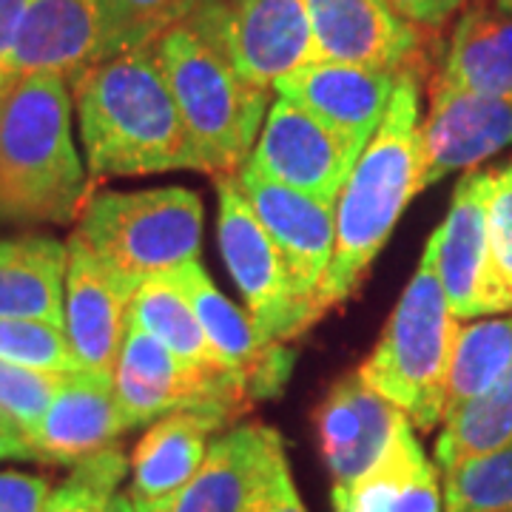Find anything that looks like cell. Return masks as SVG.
I'll list each match as a JSON object with an SVG mask.
<instances>
[{"label": "cell", "mask_w": 512, "mask_h": 512, "mask_svg": "<svg viewBox=\"0 0 512 512\" xmlns=\"http://www.w3.org/2000/svg\"><path fill=\"white\" fill-rule=\"evenodd\" d=\"M72 94L92 180L191 168L154 43L86 66L72 80Z\"/></svg>", "instance_id": "obj_1"}, {"label": "cell", "mask_w": 512, "mask_h": 512, "mask_svg": "<svg viewBox=\"0 0 512 512\" xmlns=\"http://www.w3.org/2000/svg\"><path fill=\"white\" fill-rule=\"evenodd\" d=\"M419 72H402L382 126L353 165L336 208V245L316 296V319L353 296L393 234L402 211L421 194Z\"/></svg>", "instance_id": "obj_2"}, {"label": "cell", "mask_w": 512, "mask_h": 512, "mask_svg": "<svg viewBox=\"0 0 512 512\" xmlns=\"http://www.w3.org/2000/svg\"><path fill=\"white\" fill-rule=\"evenodd\" d=\"M89 202V177L72 137L69 80L15 74L0 86V217L72 222Z\"/></svg>", "instance_id": "obj_3"}, {"label": "cell", "mask_w": 512, "mask_h": 512, "mask_svg": "<svg viewBox=\"0 0 512 512\" xmlns=\"http://www.w3.org/2000/svg\"><path fill=\"white\" fill-rule=\"evenodd\" d=\"M154 46L183 120L191 171L234 177L268 117V92L245 83L220 43L191 20L171 23Z\"/></svg>", "instance_id": "obj_4"}, {"label": "cell", "mask_w": 512, "mask_h": 512, "mask_svg": "<svg viewBox=\"0 0 512 512\" xmlns=\"http://www.w3.org/2000/svg\"><path fill=\"white\" fill-rule=\"evenodd\" d=\"M461 322L450 311L436 268V245L427 239L419 268L384 325L379 345L356 370L379 396L393 402L410 424L430 433L444 421L450 359Z\"/></svg>", "instance_id": "obj_5"}, {"label": "cell", "mask_w": 512, "mask_h": 512, "mask_svg": "<svg viewBox=\"0 0 512 512\" xmlns=\"http://www.w3.org/2000/svg\"><path fill=\"white\" fill-rule=\"evenodd\" d=\"M114 271L143 285L200 256L202 200L183 185L100 191L77 217V231Z\"/></svg>", "instance_id": "obj_6"}, {"label": "cell", "mask_w": 512, "mask_h": 512, "mask_svg": "<svg viewBox=\"0 0 512 512\" xmlns=\"http://www.w3.org/2000/svg\"><path fill=\"white\" fill-rule=\"evenodd\" d=\"M183 18L220 43L245 83L265 92L316 60L305 0H188Z\"/></svg>", "instance_id": "obj_7"}, {"label": "cell", "mask_w": 512, "mask_h": 512, "mask_svg": "<svg viewBox=\"0 0 512 512\" xmlns=\"http://www.w3.org/2000/svg\"><path fill=\"white\" fill-rule=\"evenodd\" d=\"M316 60L419 72L427 83L436 72L441 37L402 20L387 0H305Z\"/></svg>", "instance_id": "obj_8"}, {"label": "cell", "mask_w": 512, "mask_h": 512, "mask_svg": "<svg viewBox=\"0 0 512 512\" xmlns=\"http://www.w3.org/2000/svg\"><path fill=\"white\" fill-rule=\"evenodd\" d=\"M234 177L259 225L274 242L276 254L282 259L288 282H291L293 302L302 316V328L308 330L313 322H319L316 296L333 259L336 205L271 183L254 174L248 165H242Z\"/></svg>", "instance_id": "obj_9"}, {"label": "cell", "mask_w": 512, "mask_h": 512, "mask_svg": "<svg viewBox=\"0 0 512 512\" xmlns=\"http://www.w3.org/2000/svg\"><path fill=\"white\" fill-rule=\"evenodd\" d=\"M214 185L220 202L217 239L222 259L237 282L259 336L285 345L288 339L305 333L285 265L265 228L256 220L245 194L239 191L237 177H214Z\"/></svg>", "instance_id": "obj_10"}, {"label": "cell", "mask_w": 512, "mask_h": 512, "mask_svg": "<svg viewBox=\"0 0 512 512\" xmlns=\"http://www.w3.org/2000/svg\"><path fill=\"white\" fill-rule=\"evenodd\" d=\"M245 165L271 183L336 205L356 163L328 126L279 97L268 109L251 160Z\"/></svg>", "instance_id": "obj_11"}, {"label": "cell", "mask_w": 512, "mask_h": 512, "mask_svg": "<svg viewBox=\"0 0 512 512\" xmlns=\"http://www.w3.org/2000/svg\"><path fill=\"white\" fill-rule=\"evenodd\" d=\"M396 83V72L313 60L279 77L274 89L282 100H291L328 126L345 143L353 163H359L367 143L382 126Z\"/></svg>", "instance_id": "obj_12"}, {"label": "cell", "mask_w": 512, "mask_h": 512, "mask_svg": "<svg viewBox=\"0 0 512 512\" xmlns=\"http://www.w3.org/2000/svg\"><path fill=\"white\" fill-rule=\"evenodd\" d=\"M495 168H470L458 180L450 211L430 234L436 245V268L450 311L458 322L498 316L490 288V228L487 208Z\"/></svg>", "instance_id": "obj_13"}, {"label": "cell", "mask_w": 512, "mask_h": 512, "mask_svg": "<svg viewBox=\"0 0 512 512\" xmlns=\"http://www.w3.org/2000/svg\"><path fill=\"white\" fill-rule=\"evenodd\" d=\"M66 248V339L80 370L111 373L140 285L114 271L80 234H72Z\"/></svg>", "instance_id": "obj_14"}, {"label": "cell", "mask_w": 512, "mask_h": 512, "mask_svg": "<svg viewBox=\"0 0 512 512\" xmlns=\"http://www.w3.org/2000/svg\"><path fill=\"white\" fill-rule=\"evenodd\" d=\"M191 302V311L220 365L251 387V396H274L288 379L291 353L259 336L254 319L242 313L205 274L200 259L185 262L177 271L165 274Z\"/></svg>", "instance_id": "obj_15"}, {"label": "cell", "mask_w": 512, "mask_h": 512, "mask_svg": "<svg viewBox=\"0 0 512 512\" xmlns=\"http://www.w3.org/2000/svg\"><path fill=\"white\" fill-rule=\"evenodd\" d=\"M404 419L402 410L379 396L359 373L330 387L325 402L316 407V436L333 495L353 487L382 458Z\"/></svg>", "instance_id": "obj_16"}, {"label": "cell", "mask_w": 512, "mask_h": 512, "mask_svg": "<svg viewBox=\"0 0 512 512\" xmlns=\"http://www.w3.org/2000/svg\"><path fill=\"white\" fill-rule=\"evenodd\" d=\"M510 146L512 97L430 92V114L421 120V188L453 171H470Z\"/></svg>", "instance_id": "obj_17"}, {"label": "cell", "mask_w": 512, "mask_h": 512, "mask_svg": "<svg viewBox=\"0 0 512 512\" xmlns=\"http://www.w3.org/2000/svg\"><path fill=\"white\" fill-rule=\"evenodd\" d=\"M128 430L111 373L72 370L63 376L43 421L29 436L32 458L77 467L117 444Z\"/></svg>", "instance_id": "obj_18"}, {"label": "cell", "mask_w": 512, "mask_h": 512, "mask_svg": "<svg viewBox=\"0 0 512 512\" xmlns=\"http://www.w3.org/2000/svg\"><path fill=\"white\" fill-rule=\"evenodd\" d=\"M427 86V92L512 97V12L495 0H467Z\"/></svg>", "instance_id": "obj_19"}, {"label": "cell", "mask_w": 512, "mask_h": 512, "mask_svg": "<svg viewBox=\"0 0 512 512\" xmlns=\"http://www.w3.org/2000/svg\"><path fill=\"white\" fill-rule=\"evenodd\" d=\"M97 35V0H29L6 69L52 72L72 83L94 63Z\"/></svg>", "instance_id": "obj_20"}, {"label": "cell", "mask_w": 512, "mask_h": 512, "mask_svg": "<svg viewBox=\"0 0 512 512\" xmlns=\"http://www.w3.org/2000/svg\"><path fill=\"white\" fill-rule=\"evenodd\" d=\"M222 427L225 421L202 410H177L154 421L128 458V493L146 507L171 501L200 470L211 436Z\"/></svg>", "instance_id": "obj_21"}, {"label": "cell", "mask_w": 512, "mask_h": 512, "mask_svg": "<svg viewBox=\"0 0 512 512\" xmlns=\"http://www.w3.org/2000/svg\"><path fill=\"white\" fill-rule=\"evenodd\" d=\"M439 476L404 419L382 458L353 487L333 495V512H444Z\"/></svg>", "instance_id": "obj_22"}, {"label": "cell", "mask_w": 512, "mask_h": 512, "mask_svg": "<svg viewBox=\"0 0 512 512\" xmlns=\"http://www.w3.org/2000/svg\"><path fill=\"white\" fill-rule=\"evenodd\" d=\"M66 242L43 234L0 239V319L66 330Z\"/></svg>", "instance_id": "obj_23"}, {"label": "cell", "mask_w": 512, "mask_h": 512, "mask_svg": "<svg viewBox=\"0 0 512 512\" xmlns=\"http://www.w3.org/2000/svg\"><path fill=\"white\" fill-rule=\"evenodd\" d=\"M274 427L237 424L211 441L205 461L180 493L151 512H242Z\"/></svg>", "instance_id": "obj_24"}, {"label": "cell", "mask_w": 512, "mask_h": 512, "mask_svg": "<svg viewBox=\"0 0 512 512\" xmlns=\"http://www.w3.org/2000/svg\"><path fill=\"white\" fill-rule=\"evenodd\" d=\"M126 322L154 336L191 376L197 379L234 376L220 365L217 353L211 350L197 316L191 311V302L168 276L148 279L137 288Z\"/></svg>", "instance_id": "obj_25"}, {"label": "cell", "mask_w": 512, "mask_h": 512, "mask_svg": "<svg viewBox=\"0 0 512 512\" xmlns=\"http://www.w3.org/2000/svg\"><path fill=\"white\" fill-rule=\"evenodd\" d=\"M512 444V373L484 396L456 407L441 421L436 467L450 473L467 461L493 456Z\"/></svg>", "instance_id": "obj_26"}, {"label": "cell", "mask_w": 512, "mask_h": 512, "mask_svg": "<svg viewBox=\"0 0 512 512\" xmlns=\"http://www.w3.org/2000/svg\"><path fill=\"white\" fill-rule=\"evenodd\" d=\"M512 373V316L470 319L458 328L450 359L444 416L490 393Z\"/></svg>", "instance_id": "obj_27"}, {"label": "cell", "mask_w": 512, "mask_h": 512, "mask_svg": "<svg viewBox=\"0 0 512 512\" xmlns=\"http://www.w3.org/2000/svg\"><path fill=\"white\" fill-rule=\"evenodd\" d=\"M188 0H97V60L157 43L171 23L183 18Z\"/></svg>", "instance_id": "obj_28"}, {"label": "cell", "mask_w": 512, "mask_h": 512, "mask_svg": "<svg viewBox=\"0 0 512 512\" xmlns=\"http://www.w3.org/2000/svg\"><path fill=\"white\" fill-rule=\"evenodd\" d=\"M444 512H512V444L441 476Z\"/></svg>", "instance_id": "obj_29"}, {"label": "cell", "mask_w": 512, "mask_h": 512, "mask_svg": "<svg viewBox=\"0 0 512 512\" xmlns=\"http://www.w3.org/2000/svg\"><path fill=\"white\" fill-rule=\"evenodd\" d=\"M126 470L128 458L120 444L80 461L69 478L52 490L43 512H106Z\"/></svg>", "instance_id": "obj_30"}, {"label": "cell", "mask_w": 512, "mask_h": 512, "mask_svg": "<svg viewBox=\"0 0 512 512\" xmlns=\"http://www.w3.org/2000/svg\"><path fill=\"white\" fill-rule=\"evenodd\" d=\"M0 359L57 376L80 370L66 330L37 319H0Z\"/></svg>", "instance_id": "obj_31"}, {"label": "cell", "mask_w": 512, "mask_h": 512, "mask_svg": "<svg viewBox=\"0 0 512 512\" xmlns=\"http://www.w3.org/2000/svg\"><path fill=\"white\" fill-rule=\"evenodd\" d=\"M490 228V288L495 313L512 311V157L495 165L493 194L487 208Z\"/></svg>", "instance_id": "obj_32"}, {"label": "cell", "mask_w": 512, "mask_h": 512, "mask_svg": "<svg viewBox=\"0 0 512 512\" xmlns=\"http://www.w3.org/2000/svg\"><path fill=\"white\" fill-rule=\"evenodd\" d=\"M63 376L40 373L0 359V413L29 439L46 416Z\"/></svg>", "instance_id": "obj_33"}, {"label": "cell", "mask_w": 512, "mask_h": 512, "mask_svg": "<svg viewBox=\"0 0 512 512\" xmlns=\"http://www.w3.org/2000/svg\"><path fill=\"white\" fill-rule=\"evenodd\" d=\"M242 512H308L299 498L296 484H293L285 444L276 430H271V436H268L265 456L256 470L254 487L248 493Z\"/></svg>", "instance_id": "obj_34"}, {"label": "cell", "mask_w": 512, "mask_h": 512, "mask_svg": "<svg viewBox=\"0 0 512 512\" xmlns=\"http://www.w3.org/2000/svg\"><path fill=\"white\" fill-rule=\"evenodd\" d=\"M390 9L427 35H444L447 23L467 6V0H387Z\"/></svg>", "instance_id": "obj_35"}, {"label": "cell", "mask_w": 512, "mask_h": 512, "mask_svg": "<svg viewBox=\"0 0 512 512\" xmlns=\"http://www.w3.org/2000/svg\"><path fill=\"white\" fill-rule=\"evenodd\" d=\"M52 484L26 473H0V512H43Z\"/></svg>", "instance_id": "obj_36"}, {"label": "cell", "mask_w": 512, "mask_h": 512, "mask_svg": "<svg viewBox=\"0 0 512 512\" xmlns=\"http://www.w3.org/2000/svg\"><path fill=\"white\" fill-rule=\"evenodd\" d=\"M26 3L29 0H0V63L3 66H6L9 52H12V43H15V35H18Z\"/></svg>", "instance_id": "obj_37"}, {"label": "cell", "mask_w": 512, "mask_h": 512, "mask_svg": "<svg viewBox=\"0 0 512 512\" xmlns=\"http://www.w3.org/2000/svg\"><path fill=\"white\" fill-rule=\"evenodd\" d=\"M0 458H32L29 439L0 413Z\"/></svg>", "instance_id": "obj_38"}, {"label": "cell", "mask_w": 512, "mask_h": 512, "mask_svg": "<svg viewBox=\"0 0 512 512\" xmlns=\"http://www.w3.org/2000/svg\"><path fill=\"white\" fill-rule=\"evenodd\" d=\"M106 512H151V510H148L146 504H140V501L126 490V493H117L114 498H111L109 510Z\"/></svg>", "instance_id": "obj_39"}, {"label": "cell", "mask_w": 512, "mask_h": 512, "mask_svg": "<svg viewBox=\"0 0 512 512\" xmlns=\"http://www.w3.org/2000/svg\"><path fill=\"white\" fill-rule=\"evenodd\" d=\"M9 77H15V74L9 72V69H6V66H3V63H0V86H3V83H6V80H9Z\"/></svg>", "instance_id": "obj_40"}]
</instances>
